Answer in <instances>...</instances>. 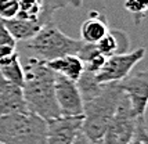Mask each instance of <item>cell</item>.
Masks as SVG:
<instances>
[{
    "instance_id": "6da1fadb",
    "label": "cell",
    "mask_w": 148,
    "mask_h": 144,
    "mask_svg": "<svg viewBox=\"0 0 148 144\" xmlns=\"http://www.w3.org/2000/svg\"><path fill=\"white\" fill-rule=\"evenodd\" d=\"M22 67L25 75L22 92L28 110L45 121L61 117L54 90L56 72L36 57H29Z\"/></svg>"
},
{
    "instance_id": "7a4b0ae2",
    "label": "cell",
    "mask_w": 148,
    "mask_h": 144,
    "mask_svg": "<svg viewBox=\"0 0 148 144\" xmlns=\"http://www.w3.org/2000/svg\"><path fill=\"white\" fill-rule=\"evenodd\" d=\"M123 96L119 82L104 83L101 92L96 97L83 103V121L80 130L91 141H103L112 117L115 115L118 104Z\"/></svg>"
},
{
    "instance_id": "3957f363",
    "label": "cell",
    "mask_w": 148,
    "mask_h": 144,
    "mask_svg": "<svg viewBox=\"0 0 148 144\" xmlns=\"http://www.w3.org/2000/svg\"><path fill=\"white\" fill-rule=\"evenodd\" d=\"M0 143L46 144L47 121L33 112H19L0 117Z\"/></svg>"
},
{
    "instance_id": "277c9868",
    "label": "cell",
    "mask_w": 148,
    "mask_h": 144,
    "mask_svg": "<svg viewBox=\"0 0 148 144\" xmlns=\"http://www.w3.org/2000/svg\"><path fill=\"white\" fill-rule=\"evenodd\" d=\"M83 40L73 39L65 35L53 21L42 25L39 32L31 40H28L25 49L32 53V57L42 61H51L64 56H76Z\"/></svg>"
},
{
    "instance_id": "5b68a950",
    "label": "cell",
    "mask_w": 148,
    "mask_h": 144,
    "mask_svg": "<svg viewBox=\"0 0 148 144\" xmlns=\"http://www.w3.org/2000/svg\"><path fill=\"white\" fill-rule=\"evenodd\" d=\"M143 119L144 118H137L133 114L129 98L123 93L115 111V115L112 117L107 130L104 133L103 144H129L136 137L138 123Z\"/></svg>"
},
{
    "instance_id": "8992f818",
    "label": "cell",
    "mask_w": 148,
    "mask_h": 144,
    "mask_svg": "<svg viewBox=\"0 0 148 144\" xmlns=\"http://www.w3.org/2000/svg\"><path fill=\"white\" fill-rule=\"evenodd\" d=\"M145 56V49L140 47L130 53H118L105 60L104 65L96 72V80L98 83H115L121 82L130 75L134 68Z\"/></svg>"
},
{
    "instance_id": "52a82bcc",
    "label": "cell",
    "mask_w": 148,
    "mask_h": 144,
    "mask_svg": "<svg viewBox=\"0 0 148 144\" xmlns=\"http://www.w3.org/2000/svg\"><path fill=\"white\" fill-rule=\"evenodd\" d=\"M137 118H144L148 107V69L129 75L119 82Z\"/></svg>"
},
{
    "instance_id": "ba28073f",
    "label": "cell",
    "mask_w": 148,
    "mask_h": 144,
    "mask_svg": "<svg viewBox=\"0 0 148 144\" xmlns=\"http://www.w3.org/2000/svg\"><path fill=\"white\" fill-rule=\"evenodd\" d=\"M54 90L61 117H79L83 114V101L76 82L56 73Z\"/></svg>"
},
{
    "instance_id": "9c48e42d",
    "label": "cell",
    "mask_w": 148,
    "mask_h": 144,
    "mask_svg": "<svg viewBox=\"0 0 148 144\" xmlns=\"http://www.w3.org/2000/svg\"><path fill=\"white\" fill-rule=\"evenodd\" d=\"M83 115L58 117L47 121V143L46 144H73L77 132L82 128Z\"/></svg>"
},
{
    "instance_id": "30bf717a",
    "label": "cell",
    "mask_w": 148,
    "mask_h": 144,
    "mask_svg": "<svg viewBox=\"0 0 148 144\" xmlns=\"http://www.w3.org/2000/svg\"><path fill=\"white\" fill-rule=\"evenodd\" d=\"M28 111L22 87L13 85L0 76V117Z\"/></svg>"
},
{
    "instance_id": "8fae6325",
    "label": "cell",
    "mask_w": 148,
    "mask_h": 144,
    "mask_svg": "<svg viewBox=\"0 0 148 144\" xmlns=\"http://www.w3.org/2000/svg\"><path fill=\"white\" fill-rule=\"evenodd\" d=\"M45 62L53 72H56L57 75H61L69 80H73V82H76L84 71L82 60L73 54L64 56V57L51 60V61H45Z\"/></svg>"
},
{
    "instance_id": "7c38bea8",
    "label": "cell",
    "mask_w": 148,
    "mask_h": 144,
    "mask_svg": "<svg viewBox=\"0 0 148 144\" xmlns=\"http://www.w3.org/2000/svg\"><path fill=\"white\" fill-rule=\"evenodd\" d=\"M3 21H4V25L8 29L10 35L15 39V42H28V40H31L39 32V29L42 28V24L38 20L14 17V18Z\"/></svg>"
},
{
    "instance_id": "4fadbf2b",
    "label": "cell",
    "mask_w": 148,
    "mask_h": 144,
    "mask_svg": "<svg viewBox=\"0 0 148 144\" xmlns=\"http://www.w3.org/2000/svg\"><path fill=\"white\" fill-rule=\"evenodd\" d=\"M110 32V28L107 25L105 17L98 13H91V15L82 24L80 28V40L84 43L96 45L100 39H103Z\"/></svg>"
},
{
    "instance_id": "5bb4252c",
    "label": "cell",
    "mask_w": 148,
    "mask_h": 144,
    "mask_svg": "<svg viewBox=\"0 0 148 144\" xmlns=\"http://www.w3.org/2000/svg\"><path fill=\"white\" fill-rule=\"evenodd\" d=\"M0 76L13 85H17L19 87L24 86L25 82L24 67L21 64V58L17 51L0 58Z\"/></svg>"
},
{
    "instance_id": "9a60e30c",
    "label": "cell",
    "mask_w": 148,
    "mask_h": 144,
    "mask_svg": "<svg viewBox=\"0 0 148 144\" xmlns=\"http://www.w3.org/2000/svg\"><path fill=\"white\" fill-rule=\"evenodd\" d=\"M76 56L82 60V62H83V65H84V69H86V71H90V72H94V73L104 65V62H105V60H107L101 53L97 50L96 45H93V43H84V42Z\"/></svg>"
},
{
    "instance_id": "2e32d148",
    "label": "cell",
    "mask_w": 148,
    "mask_h": 144,
    "mask_svg": "<svg viewBox=\"0 0 148 144\" xmlns=\"http://www.w3.org/2000/svg\"><path fill=\"white\" fill-rule=\"evenodd\" d=\"M76 86L79 89V93H80V97H82L83 103L91 100L93 97H96L103 89V85L96 80V73L86 71V69L80 75V78L76 80Z\"/></svg>"
},
{
    "instance_id": "e0dca14e",
    "label": "cell",
    "mask_w": 148,
    "mask_h": 144,
    "mask_svg": "<svg viewBox=\"0 0 148 144\" xmlns=\"http://www.w3.org/2000/svg\"><path fill=\"white\" fill-rule=\"evenodd\" d=\"M19 6V13L17 17L38 20L43 11V1L42 0H17Z\"/></svg>"
},
{
    "instance_id": "ac0fdd59",
    "label": "cell",
    "mask_w": 148,
    "mask_h": 144,
    "mask_svg": "<svg viewBox=\"0 0 148 144\" xmlns=\"http://www.w3.org/2000/svg\"><path fill=\"white\" fill-rule=\"evenodd\" d=\"M96 47L105 58H108V57L114 56V54H118L119 53V40H118L116 32L110 31L103 39H100L97 42Z\"/></svg>"
},
{
    "instance_id": "d6986e66",
    "label": "cell",
    "mask_w": 148,
    "mask_h": 144,
    "mask_svg": "<svg viewBox=\"0 0 148 144\" xmlns=\"http://www.w3.org/2000/svg\"><path fill=\"white\" fill-rule=\"evenodd\" d=\"M17 51V42L10 35L8 29L4 25V21L0 18V58L7 57Z\"/></svg>"
},
{
    "instance_id": "ffe728a7",
    "label": "cell",
    "mask_w": 148,
    "mask_h": 144,
    "mask_svg": "<svg viewBox=\"0 0 148 144\" xmlns=\"http://www.w3.org/2000/svg\"><path fill=\"white\" fill-rule=\"evenodd\" d=\"M43 1V11L40 14V24L45 25L49 21H51L53 14L57 10H61L68 6V0H42Z\"/></svg>"
},
{
    "instance_id": "44dd1931",
    "label": "cell",
    "mask_w": 148,
    "mask_h": 144,
    "mask_svg": "<svg viewBox=\"0 0 148 144\" xmlns=\"http://www.w3.org/2000/svg\"><path fill=\"white\" fill-rule=\"evenodd\" d=\"M125 8L134 17L136 24H140L148 13V0H125Z\"/></svg>"
},
{
    "instance_id": "7402d4cb",
    "label": "cell",
    "mask_w": 148,
    "mask_h": 144,
    "mask_svg": "<svg viewBox=\"0 0 148 144\" xmlns=\"http://www.w3.org/2000/svg\"><path fill=\"white\" fill-rule=\"evenodd\" d=\"M19 13V6L17 0H0V18L10 20L17 17Z\"/></svg>"
},
{
    "instance_id": "603a6c76",
    "label": "cell",
    "mask_w": 148,
    "mask_h": 144,
    "mask_svg": "<svg viewBox=\"0 0 148 144\" xmlns=\"http://www.w3.org/2000/svg\"><path fill=\"white\" fill-rule=\"evenodd\" d=\"M136 136L140 139L144 144H148V130H147V128H145V125H144V119L140 121L137 132H136Z\"/></svg>"
},
{
    "instance_id": "cb8c5ba5",
    "label": "cell",
    "mask_w": 148,
    "mask_h": 144,
    "mask_svg": "<svg viewBox=\"0 0 148 144\" xmlns=\"http://www.w3.org/2000/svg\"><path fill=\"white\" fill-rule=\"evenodd\" d=\"M73 144H103V141H91L90 139H87L84 136L83 132L79 130L75 140H73Z\"/></svg>"
},
{
    "instance_id": "d4e9b609",
    "label": "cell",
    "mask_w": 148,
    "mask_h": 144,
    "mask_svg": "<svg viewBox=\"0 0 148 144\" xmlns=\"http://www.w3.org/2000/svg\"><path fill=\"white\" fill-rule=\"evenodd\" d=\"M68 4H72L73 7L79 8V7L83 4V0H68Z\"/></svg>"
},
{
    "instance_id": "484cf974",
    "label": "cell",
    "mask_w": 148,
    "mask_h": 144,
    "mask_svg": "<svg viewBox=\"0 0 148 144\" xmlns=\"http://www.w3.org/2000/svg\"><path fill=\"white\" fill-rule=\"evenodd\" d=\"M129 144H144V143H143L141 140H140V139H138L137 136H136V137L133 139V140H132V141H130Z\"/></svg>"
},
{
    "instance_id": "4316f807",
    "label": "cell",
    "mask_w": 148,
    "mask_h": 144,
    "mask_svg": "<svg viewBox=\"0 0 148 144\" xmlns=\"http://www.w3.org/2000/svg\"><path fill=\"white\" fill-rule=\"evenodd\" d=\"M0 144H3V143H0Z\"/></svg>"
}]
</instances>
